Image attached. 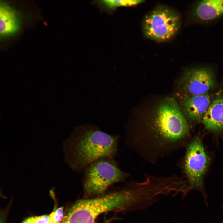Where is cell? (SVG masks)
<instances>
[{"instance_id":"obj_1","label":"cell","mask_w":223,"mask_h":223,"mask_svg":"<svg viewBox=\"0 0 223 223\" xmlns=\"http://www.w3.org/2000/svg\"><path fill=\"white\" fill-rule=\"evenodd\" d=\"M119 136L110 135L92 124H83L74 129L66 143L67 161L79 173L89 165L105 158H114L118 151Z\"/></svg>"},{"instance_id":"obj_6","label":"cell","mask_w":223,"mask_h":223,"mask_svg":"<svg viewBox=\"0 0 223 223\" xmlns=\"http://www.w3.org/2000/svg\"><path fill=\"white\" fill-rule=\"evenodd\" d=\"M201 139L195 137L188 145L183 164L184 171L189 181L187 192L194 188H200L209 164Z\"/></svg>"},{"instance_id":"obj_2","label":"cell","mask_w":223,"mask_h":223,"mask_svg":"<svg viewBox=\"0 0 223 223\" xmlns=\"http://www.w3.org/2000/svg\"><path fill=\"white\" fill-rule=\"evenodd\" d=\"M145 131L147 140L155 145L178 147L188 135L189 127L176 101L167 97L159 105Z\"/></svg>"},{"instance_id":"obj_10","label":"cell","mask_w":223,"mask_h":223,"mask_svg":"<svg viewBox=\"0 0 223 223\" xmlns=\"http://www.w3.org/2000/svg\"><path fill=\"white\" fill-rule=\"evenodd\" d=\"M195 15L199 20L209 21L223 16V0H203L197 4Z\"/></svg>"},{"instance_id":"obj_11","label":"cell","mask_w":223,"mask_h":223,"mask_svg":"<svg viewBox=\"0 0 223 223\" xmlns=\"http://www.w3.org/2000/svg\"><path fill=\"white\" fill-rule=\"evenodd\" d=\"M20 22L17 12L4 2L0 7V33L2 37L13 34L19 29Z\"/></svg>"},{"instance_id":"obj_12","label":"cell","mask_w":223,"mask_h":223,"mask_svg":"<svg viewBox=\"0 0 223 223\" xmlns=\"http://www.w3.org/2000/svg\"><path fill=\"white\" fill-rule=\"evenodd\" d=\"M144 2L143 0H106L99 1V3L109 10H114L120 6H131L140 4Z\"/></svg>"},{"instance_id":"obj_9","label":"cell","mask_w":223,"mask_h":223,"mask_svg":"<svg viewBox=\"0 0 223 223\" xmlns=\"http://www.w3.org/2000/svg\"><path fill=\"white\" fill-rule=\"evenodd\" d=\"M202 121L208 130L219 132L223 130V93L213 100Z\"/></svg>"},{"instance_id":"obj_4","label":"cell","mask_w":223,"mask_h":223,"mask_svg":"<svg viewBox=\"0 0 223 223\" xmlns=\"http://www.w3.org/2000/svg\"><path fill=\"white\" fill-rule=\"evenodd\" d=\"M84 188L87 195H100L112 184L125 179L129 174L121 170L113 158L92 163L84 171Z\"/></svg>"},{"instance_id":"obj_3","label":"cell","mask_w":223,"mask_h":223,"mask_svg":"<svg viewBox=\"0 0 223 223\" xmlns=\"http://www.w3.org/2000/svg\"><path fill=\"white\" fill-rule=\"evenodd\" d=\"M130 200L125 188L96 198L81 199L69 209L61 223H94L100 214L129 209Z\"/></svg>"},{"instance_id":"obj_16","label":"cell","mask_w":223,"mask_h":223,"mask_svg":"<svg viewBox=\"0 0 223 223\" xmlns=\"http://www.w3.org/2000/svg\"><path fill=\"white\" fill-rule=\"evenodd\" d=\"M105 223H110V221H107Z\"/></svg>"},{"instance_id":"obj_17","label":"cell","mask_w":223,"mask_h":223,"mask_svg":"<svg viewBox=\"0 0 223 223\" xmlns=\"http://www.w3.org/2000/svg\"></svg>"},{"instance_id":"obj_15","label":"cell","mask_w":223,"mask_h":223,"mask_svg":"<svg viewBox=\"0 0 223 223\" xmlns=\"http://www.w3.org/2000/svg\"><path fill=\"white\" fill-rule=\"evenodd\" d=\"M35 217H31L27 218L22 223H35Z\"/></svg>"},{"instance_id":"obj_14","label":"cell","mask_w":223,"mask_h":223,"mask_svg":"<svg viewBox=\"0 0 223 223\" xmlns=\"http://www.w3.org/2000/svg\"><path fill=\"white\" fill-rule=\"evenodd\" d=\"M49 215H44L35 217V223H49Z\"/></svg>"},{"instance_id":"obj_7","label":"cell","mask_w":223,"mask_h":223,"mask_svg":"<svg viewBox=\"0 0 223 223\" xmlns=\"http://www.w3.org/2000/svg\"><path fill=\"white\" fill-rule=\"evenodd\" d=\"M216 81L214 72L206 67L192 68L186 70L180 80L179 85L184 94H203L212 89Z\"/></svg>"},{"instance_id":"obj_8","label":"cell","mask_w":223,"mask_h":223,"mask_svg":"<svg viewBox=\"0 0 223 223\" xmlns=\"http://www.w3.org/2000/svg\"><path fill=\"white\" fill-rule=\"evenodd\" d=\"M214 96L208 93L195 95L184 94L181 104L187 117L195 122L202 121Z\"/></svg>"},{"instance_id":"obj_13","label":"cell","mask_w":223,"mask_h":223,"mask_svg":"<svg viewBox=\"0 0 223 223\" xmlns=\"http://www.w3.org/2000/svg\"><path fill=\"white\" fill-rule=\"evenodd\" d=\"M63 208L61 207L52 212L50 215L49 223H60L63 219Z\"/></svg>"},{"instance_id":"obj_5","label":"cell","mask_w":223,"mask_h":223,"mask_svg":"<svg viewBox=\"0 0 223 223\" xmlns=\"http://www.w3.org/2000/svg\"><path fill=\"white\" fill-rule=\"evenodd\" d=\"M179 15L164 7H158L144 18L143 28L147 37L160 41L168 40L177 32L180 27Z\"/></svg>"}]
</instances>
